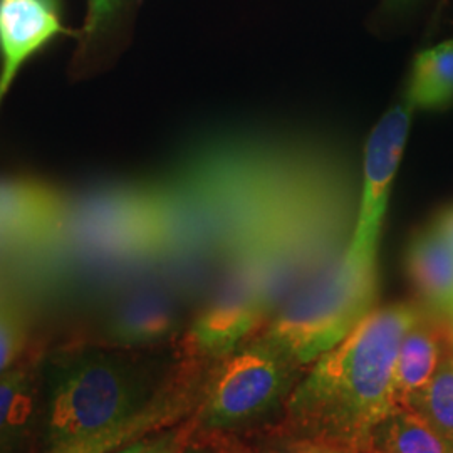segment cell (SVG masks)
<instances>
[{
    "mask_svg": "<svg viewBox=\"0 0 453 453\" xmlns=\"http://www.w3.org/2000/svg\"><path fill=\"white\" fill-rule=\"evenodd\" d=\"M421 318V309L408 303L376 308L316 357L286 400L288 425L297 440L366 453L374 426L398 406V349Z\"/></svg>",
    "mask_w": 453,
    "mask_h": 453,
    "instance_id": "obj_1",
    "label": "cell"
},
{
    "mask_svg": "<svg viewBox=\"0 0 453 453\" xmlns=\"http://www.w3.org/2000/svg\"><path fill=\"white\" fill-rule=\"evenodd\" d=\"M41 453L133 418L175 381L162 357L140 348H80L42 361Z\"/></svg>",
    "mask_w": 453,
    "mask_h": 453,
    "instance_id": "obj_2",
    "label": "cell"
},
{
    "mask_svg": "<svg viewBox=\"0 0 453 453\" xmlns=\"http://www.w3.org/2000/svg\"><path fill=\"white\" fill-rule=\"evenodd\" d=\"M378 249L351 242L294 292L260 333L301 368L309 366L376 309Z\"/></svg>",
    "mask_w": 453,
    "mask_h": 453,
    "instance_id": "obj_3",
    "label": "cell"
},
{
    "mask_svg": "<svg viewBox=\"0 0 453 453\" xmlns=\"http://www.w3.org/2000/svg\"><path fill=\"white\" fill-rule=\"evenodd\" d=\"M303 370L274 344L257 336L232 351L211 378L195 423L203 430H230L257 420L297 385Z\"/></svg>",
    "mask_w": 453,
    "mask_h": 453,
    "instance_id": "obj_4",
    "label": "cell"
},
{
    "mask_svg": "<svg viewBox=\"0 0 453 453\" xmlns=\"http://www.w3.org/2000/svg\"><path fill=\"white\" fill-rule=\"evenodd\" d=\"M273 277L260 262L239 267L190 326V342L205 357H228L257 331L271 309Z\"/></svg>",
    "mask_w": 453,
    "mask_h": 453,
    "instance_id": "obj_5",
    "label": "cell"
},
{
    "mask_svg": "<svg viewBox=\"0 0 453 453\" xmlns=\"http://www.w3.org/2000/svg\"><path fill=\"white\" fill-rule=\"evenodd\" d=\"M413 110V104L405 97L389 108L372 128L365 148L363 190L351 242L378 249L388 209L389 190L403 157Z\"/></svg>",
    "mask_w": 453,
    "mask_h": 453,
    "instance_id": "obj_6",
    "label": "cell"
},
{
    "mask_svg": "<svg viewBox=\"0 0 453 453\" xmlns=\"http://www.w3.org/2000/svg\"><path fill=\"white\" fill-rule=\"evenodd\" d=\"M63 34L58 0H0V108L20 67Z\"/></svg>",
    "mask_w": 453,
    "mask_h": 453,
    "instance_id": "obj_7",
    "label": "cell"
},
{
    "mask_svg": "<svg viewBox=\"0 0 453 453\" xmlns=\"http://www.w3.org/2000/svg\"><path fill=\"white\" fill-rule=\"evenodd\" d=\"M42 434V361L33 357L0 378V453H31Z\"/></svg>",
    "mask_w": 453,
    "mask_h": 453,
    "instance_id": "obj_8",
    "label": "cell"
},
{
    "mask_svg": "<svg viewBox=\"0 0 453 453\" xmlns=\"http://www.w3.org/2000/svg\"><path fill=\"white\" fill-rule=\"evenodd\" d=\"M180 306L170 292L140 288L123 296L104 321V336L118 348H148L179 331Z\"/></svg>",
    "mask_w": 453,
    "mask_h": 453,
    "instance_id": "obj_9",
    "label": "cell"
},
{
    "mask_svg": "<svg viewBox=\"0 0 453 453\" xmlns=\"http://www.w3.org/2000/svg\"><path fill=\"white\" fill-rule=\"evenodd\" d=\"M192 387L177 381L162 396L133 418L119 421L86 437L73 440L49 453H111L138 438L177 425L194 405Z\"/></svg>",
    "mask_w": 453,
    "mask_h": 453,
    "instance_id": "obj_10",
    "label": "cell"
},
{
    "mask_svg": "<svg viewBox=\"0 0 453 453\" xmlns=\"http://www.w3.org/2000/svg\"><path fill=\"white\" fill-rule=\"evenodd\" d=\"M406 271L421 299L438 312L453 304V249L434 226L420 230L406 250Z\"/></svg>",
    "mask_w": 453,
    "mask_h": 453,
    "instance_id": "obj_11",
    "label": "cell"
},
{
    "mask_svg": "<svg viewBox=\"0 0 453 453\" xmlns=\"http://www.w3.org/2000/svg\"><path fill=\"white\" fill-rule=\"evenodd\" d=\"M443 359L441 336L432 324L421 318L400 344L395 366L396 405L408 406L430 383Z\"/></svg>",
    "mask_w": 453,
    "mask_h": 453,
    "instance_id": "obj_12",
    "label": "cell"
},
{
    "mask_svg": "<svg viewBox=\"0 0 453 453\" xmlns=\"http://www.w3.org/2000/svg\"><path fill=\"white\" fill-rule=\"evenodd\" d=\"M366 453H450L449 440L418 413L396 406L372 430Z\"/></svg>",
    "mask_w": 453,
    "mask_h": 453,
    "instance_id": "obj_13",
    "label": "cell"
},
{
    "mask_svg": "<svg viewBox=\"0 0 453 453\" xmlns=\"http://www.w3.org/2000/svg\"><path fill=\"white\" fill-rule=\"evenodd\" d=\"M405 97L413 108L421 110H441L452 104L453 39L417 56Z\"/></svg>",
    "mask_w": 453,
    "mask_h": 453,
    "instance_id": "obj_14",
    "label": "cell"
},
{
    "mask_svg": "<svg viewBox=\"0 0 453 453\" xmlns=\"http://www.w3.org/2000/svg\"><path fill=\"white\" fill-rule=\"evenodd\" d=\"M127 0H88V14L80 33L69 76L82 81L99 74L108 61V37Z\"/></svg>",
    "mask_w": 453,
    "mask_h": 453,
    "instance_id": "obj_15",
    "label": "cell"
},
{
    "mask_svg": "<svg viewBox=\"0 0 453 453\" xmlns=\"http://www.w3.org/2000/svg\"><path fill=\"white\" fill-rule=\"evenodd\" d=\"M405 408L418 413L441 437H453V355L441 359L430 383Z\"/></svg>",
    "mask_w": 453,
    "mask_h": 453,
    "instance_id": "obj_16",
    "label": "cell"
},
{
    "mask_svg": "<svg viewBox=\"0 0 453 453\" xmlns=\"http://www.w3.org/2000/svg\"><path fill=\"white\" fill-rule=\"evenodd\" d=\"M27 340L22 309L7 297H0V378L11 372L24 351Z\"/></svg>",
    "mask_w": 453,
    "mask_h": 453,
    "instance_id": "obj_17",
    "label": "cell"
},
{
    "mask_svg": "<svg viewBox=\"0 0 453 453\" xmlns=\"http://www.w3.org/2000/svg\"><path fill=\"white\" fill-rule=\"evenodd\" d=\"M190 432L192 425L177 423L138 438L111 453H180L187 445Z\"/></svg>",
    "mask_w": 453,
    "mask_h": 453,
    "instance_id": "obj_18",
    "label": "cell"
},
{
    "mask_svg": "<svg viewBox=\"0 0 453 453\" xmlns=\"http://www.w3.org/2000/svg\"><path fill=\"white\" fill-rule=\"evenodd\" d=\"M267 453H363L355 452V450H348V449H341L334 445H327V443H319V441H311V440H294L289 443L279 445Z\"/></svg>",
    "mask_w": 453,
    "mask_h": 453,
    "instance_id": "obj_19",
    "label": "cell"
},
{
    "mask_svg": "<svg viewBox=\"0 0 453 453\" xmlns=\"http://www.w3.org/2000/svg\"><path fill=\"white\" fill-rule=\"evenodd\" d=\"M432 226L437 228L438 234L447 241L453 249V205L438 213L435 222Z\"/></svg>",
    "mask_w": 453,
    "mask_h": 453,
    "instance_id": "obj_20",
    "label": "cell"
},
{
    "mask_svg": "<svg viewBox=\"0 0 453 453\" xmlns=\"http://www.w3.org/2000/svg\"><path fill=\"white\" fill-rule=\"evenodd\" d=\"M445 316H447V336H449V341L453 346V304L452 308L445 312Z\"/></svg>",
    "mask_w": 453,
    "mask_h": 453,
    "instance_id": "obj_21",
    "label": "cell"
},
{
    "mask_svg": "<svg viewBox=\"0 0 453 453\" xmlns=\"http://www.w3.org/2000/svg\"><path fill=\"white\" fill-rule=\"evenodd\" d=\"M180 453H213L211 450H207V449H203V447H190V445H185Z\"/></svg>",
    "mask_w": 453,
    "mask_h": 453,
    "instance_id": "obj_22",
    "label": "cell"
},
{
    "mask_svg": "<svg viewBox=\"0 0 453 453\" xmlns=\"http://www.w3.org/2000/svg\"><path fill=\"white\" fill-rule=\"evenodd\" d=\"M449 440V449H450V453H453V437L447 438Z\"/></svg>",
    "mask_w": 453,
    "mask_h": 453,
    "instance_id": "obj_23",
    "label": "cell"
}]
</instances>
